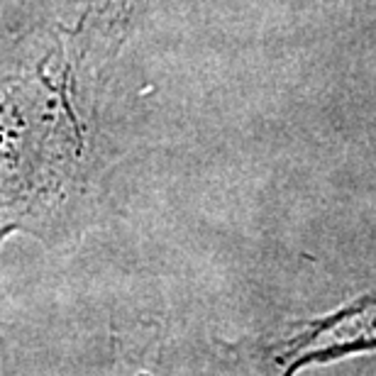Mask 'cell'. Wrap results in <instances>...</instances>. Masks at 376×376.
Listing matches in <instances>:
<instances>
[{
    "label": "cell",
    "instance_id": "1",
    "mask_svg": "<svg viewBox=\"0 0 376 376\" xmlns=\"http://www.w3.org/2000/svg\"><path fill=\"white\" fill-rule=\"evenodd\" d=\"M330 332V352L337 347L344 349L352 344L362 347V344H376V298H369L364 303H359L357 308H349L340 313L337 317H330L320 325L317 332Z\"/></svg>",
    "mask_w": 376,
    "mask_h": 376
}]
</instances>
